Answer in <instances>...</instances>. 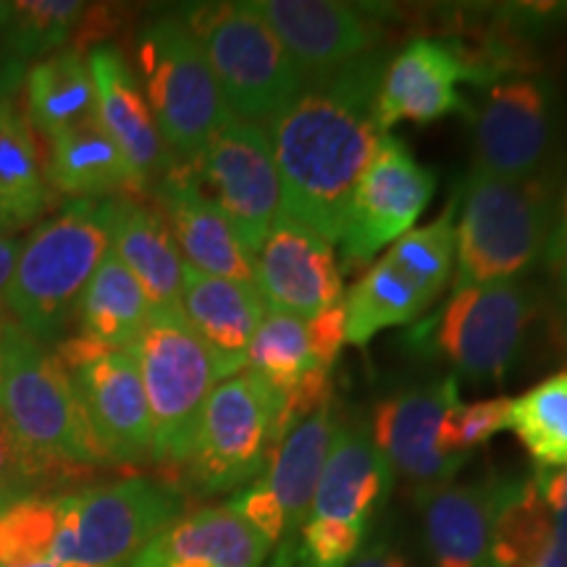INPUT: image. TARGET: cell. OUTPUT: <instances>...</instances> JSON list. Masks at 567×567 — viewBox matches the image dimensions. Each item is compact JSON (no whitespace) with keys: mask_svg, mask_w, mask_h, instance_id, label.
Masks as SVG:
<instances>
[{"mask_svg":"<svg viewBox=\"0 0 567 567\" xmlns=\"http://www.w3.org/2000/svg\"><path fill=\"white\" fill-rule=\"evenodd\" d=\"M347 567H413V563L402 551H396L392 544L373 542L360 549Z\"/></svg>","mask_w":567,"mask_h":567,"instance_id":"obj_42","label":"cell"},{"mask_svg":"<svg viewBox=\"0 0 567 567\" xmlns=\"http://www.w3.org/2000/svg\"><path fill=\"white\" fill-rule=\"evenodd\" d=\"M182 310L208 350L218 379H231L247 368V350L266 316L255 284L218 279L184 264Z\"/></svg>","mask_w":567,"mask_h":567,"instance_id":"obj_23","label":"cell"},{"mask_svg":"<svg viewBox=\"0 0 567 567\" xmlns=\"http://www.w3.org/2000/svg\"><path fill=\"white\" fill-rule=\"evenodd\" d=\"M48 142L51 153L42 166L51 193L66 195L71 200H111L145 193L130 161L95 116Z\"/></svg>","mask_w":567,"mask_h":567,"instance_id":"obj_28","label":"cell"},{"mask_svg":"<svg viewBox=\"0 0 567 567\" xmlns=\"http://www.w3.org/2000/svg\"><path fill=\"white\" fill-rule=\"evenodd\" d=\"M515 478L446 484L425 492L423 523L434 567H492L494 523Z\"/></svg>","mask_w":567,"mask_h":567,"instance_id":"obj_24","label":"cell"},{"mask_svg":"<svg viewBox=\"0 0 567 567\" xmlns=\"http://www.w3.org/2000/svg\"><path fill=\"white\" fill-rule=\"evenodd\" d=\"M528 567H567V536L555 526L549 542Z\"/></svg>","mask_w":567,"mask_h":567,"instance_id":"obj_43","label":"cell"},{"mask_svg":"<svg viewBox=\"0 0 567 567\" xmlns=\"http://www.w3.org/2000/svg\"><path fill=\"white\" fill-rule=\"evenodd\" d=\"M308 339L310 350H313L316 368L323 371H334V363L347 344V316H344V302L334 305V308H326L323 313L308 321Z\"/></svg>","mask_w":567,"mask_h":567,"instance_id":"obj_39","label":"cell"},{"mask_svg":"<svg viewBox=\"0 0 567 567\" xmlns=\"http://www.w3.org/2000/svg\"><path fill=\"white\" fill-rule=\"evenodd\" d=\"M547 260L551 274H555L559 295L567 305V187L563 193V200H559L555 210V226H551V237L547 247Z\"/></svg>","mask_w":567,"mask_h":567,"instance_id":"obj_41","label":"cell"},{"mask_svg":"<svg viewBox=\"0 0 567 567\" xmlns=\"http://www.w3.org/2000/svg\"><path fill=\"white\" fill-rule=\"evenodd\" d=\"M21 245L13 237H0V313H3L6 292H9V284L17 268Z\"/></svg>","mask_w":567,"mask_h":567,"instance_id":"obj_44","label":"cell"},{"mask_svg":"<svg viewBox=\"0 0 567 567\" xmlns=\"http://www.w3.org/2000/svg\"><path fill=\"white\" fill-rule=\"evenodd\" d=\"M61 494L30 496L0 513V565L53 563L61 530Z\"/></svg>","mask_w":567,"mask_h":567,"instance_id":"obj_36","label":"cell"},{"mask_svg":"<svg viewBox=\"0 0 567 567\" xmlns=\"http://www.w3.org/2000/svg\"><path fill=\"white\" fill-rule=\"evenodd\" d=\"M195 174L255 260L281 213L279 168L266 126L231 118L205 147Z\"/></svg>","mask_w":567,"mask_h":567,"instance_id":"obj_12","label":"cell"},{"mask_svg":"<svg viewBox=\"0 0 567 567\" xmlns=\"http://www.w3.org/2000/svg\"><path fill=\"white\" fill-rule=\"evenodd\" d=\"M455 264V208L408 231L354 284L344 302L347 342L365 347L379 331L423 313L450 281Z\"/></svg>","mask_w":567,"mask_h":567,"instance_id":"obj_10","label":"cell"},{"mask_svg":"<svg viewBox=\"0 0 567 567\" xmlns=\"http://www.w3.org/2000/svg\"><path fill=\"white\" fill-rule=\"evenodd\" d=\"M339 425H342V421H339L337 400L329 396L321 408L305 415L302 421H297L284 434L281 442L271 452V457H268L266 473L255 478L260 481V486L271 496L284 526L281 544L274 549L271 567L297 565L300 530L310 515L318 478H321Z\"/></svg>","mask_w":567,"mask_h":567,"instance_id":"obj_20","label":"cell"},{"mask_svg":"<svg viewBox=\"0 0 567 567\" xmlns=\"http://www.w3.org/2000/svg\"><path fill=\"white\" fill-rule=\"evenodd\" d=\"M555 210L551 182L544 176L509 182L471 172L455 229V292L534 268L547 255Z\"/></svg>","mask_w":567,"mask_h":567,"instance_id":"obj_5","label":"cell"},{"mask_svg":"<svg viewBox=\"0 0 567 567\" xmlns=\"http://www.w3.org/2000/svg\"><path fill=\"white\" fill-rule=\"evenodd\" d=\"M137 80L174 166L195 168L231 113L203 45L179 13H161L142 27Z\"/></svg>","mask_w":567,"mask_h":567,"instance_id":"obj_4","label":"cell"},{"mask_svg":"<svg viewBox=\"0 0 567 567\" xmlns=\"http://www.w3.org/2000/svg\"><path fill=\"white\" fill-rule=\"evenodd\" d=\"M27 118L45 140L95 116V87L87 53L69 45L27 69Z\"/></svg>","mask_w":567,"mask_h":567,"instance_id":"obj_30","label":"cell"},{"mask_svg":"<svg viewBox=\"0 0 567 567\" xmlns=\"http://www.w3.org/2000/svg\"><path fill=\"white\" fill-rule=\"evenodd\" d=\"M534 481L555 517V526L567 536V467H538Z\"/></svg>","mask_w":567,"mask_h":567,"instance_id":"obj_40","label":"cell"},{"mask_svg":"<svg viewBox=\"0 0 567 567\" xmlns=\"http://www.w3.org/2000/svg\"><path fill=\"white\" fill-rule=\"evenodd\" d=\"M87 63L95 87V118L130 161L134 176L147 193L174 166V161L163 145L137 74L126 55L111 42L92 45Z\"/></svg>","mask_w":567,"mask_h":567,"instance_id":"obj_22","label":"cell"},{"mask_svg":"<svg viewBox=\"0 0 567 567\" xmlns=\"http://www.w3.org/2000/svg\"><path fill=\"white\" fill-rule=\"evenodd\" d=\"M111 252L126 266L151 302L153 313H184V260L166 218L134 197H113Z\"/></svg>","mask_w":567,"mask_h":567,"instance_id":"obj_27","label":"cell"},{"mask_svg":"<svg viewBox=\"0 0 567 567\" xmlns=\"http://www.w3.org/2000/svg\"><path fill=\"white\" fill-rule=\"evenodd\" d=\"M255 287L264 297L266 310L297 316L302 321L344 302L334 245L281 213L255 255Z\"/></svg>","mask_w":567,"mask_h":567,"instance_id":"obj_16","label":"cell"},{"mask_svg":"<svg viewBox=\"0 0 567 567\" xmlns=\"http://www.w3.org/2000/svg\"><path fill=\"white\" fill-rule=\"evenodd\" d=\"M313 368L316 358L310 350L308 321L266 310L247 350V371L287 400Z\"/></svg>","mask_w":567,"mask_h":567,"instance_id":"obj_33","label":"cell"},{"mask_svg":"<svg viewBox=\"0 0 567 567\" xmlns=\"http://www.w3.org/2000/svg\"><path fill=\"white\" fill-rule=\"evenodd\" d=\"M66 567H82V565H66Z\"/></svg>","mask_w":567,"mask_h":567,"instance_id":"obj_49","label":"cell"},{"mask_svg":"<svg viewBox=\"0 0 567 567\" xmlns=\"http://www.w3.org/2000/svg\"><path fill=\"white\" fill-rule=\"evenodd\" d=\"M434 189L436 174L415 161L405 142L381 134L344 213L339 243L347 264H368L375 252L413 231Z\"/></svg>","mask_w":567,"mask_h":567,"instance_id":"obj_13","label":"cell"},{"mask_svg":"<svg viewBox=\"0 0 567 567\" xmlns=\"http://www.w3.org/2000/svg\"><path fill=\"white\" fill-rule=\"evenodd\" d=\"M0 413L24 455L51 484L71 471L111 465L66 368L53 350L11 321H6Z\"/></svg>","mask_w":567,"mask_h":567,"instance_id":"obj_3","label":"cell"},{"mask_svg":"<svg viewBox=\"0 0 567 567\" xmlns=\"http://www.w3.org/2000/svg\"><path fill=\"white\" fill-rule=\"evenodd\" d=\"M394 486V471L360 425H339L334 444L318 478L308 520H334L354 528H371L373 517L386 505Z\"/></svg>","mask_w":567,"mask_h":567,"instance_id":"obj_25","label":"cell"},{"mask_svg":"<svg viewBox=\"0 0 567 567\" xmlns=\"http://www.w3.org/2000/svg\"><path fill=\"white\" fill-rule=\"evenodd\" d=\"M284 402L250 371L213 389L184 463L189 488L200 496L229 494L264 476Z\"/></svg>","mask_w":567,"mask_h":567,"instance_id":"obj_9","label":"cell"},{"mask_svg":"<svg viewBox=\"0 0 567 567\" xmlns=\"http://www.w3.org/2000/svg\"><path fill=\"white\" fill-rule=\"evenodd\" d=\"M111 465L153 463V423L137 365L124 350L66 339L55 347Z\"/></svg>","mask_w":567,"mask_h":567,"instance_id":"obj_11","label":"cell"},{"mask_svg":"<svg viewBox=\"0 0 567 567\" xmlns=\"http://www.w3.org/2000/svg\"><path fill=\"white\" fill-rule=\"evenodd\" d=\"M87 6L80 0H19L0 34V53L30 69L45 55L71 45Z\"/></svg>","mask_w":567,"mask_h":567,"instance_id":"obj_32","label":"cell"},{"mask_svg":"<svg viewBox=\"0 0 567 567\" xmlns=\"http://www.w3.org/2000/svg\"><path fill=\"white\" fill-rule=\"evenodd\" d=\"M179 17L203 45L231 118L271 122L302 90V71L250 3H195Z\"/></svg>","mask_w":567,"mask_h":567,"instance_id":"obj_6","label":"cell"},{"mask_svg":"<svg viewBox=\"0 0 567 567\" xmlns=\"http://www.w3.org/2000/svg\"><path fill=\"white\" fill-rule=\"evenodd\" d=\"M557 132V90L542 74H509L492 84L476 113V166L496 179L538 176Z\"/></svg>","mask_w":567,"mask_h":567,"instance_id":"obj_15","label":"cell"},{"mask_svg":"<svg viewBox=\"0 0 567 567\" xmlns=\"http://www.w3.org/2000/svg\"><path fill=\"white\" fill-rule=\"evenodd\" d=\"M53 200L38 140L17 97L0 103V237L40 221Z\"/></svg>","mask_w":567,"mask_h":567,"instance_id":"obj_29","label":"cell"},{"mask_svg":"<svg viewBox=\"0 0 567 567\" xmlns=\"http://www.w3.org/2000/svg\"><path fill=\"white\" fill-rule=\"evenodd\" d=\"M3 363H6V321L0 318V389H3Z\"/></svg>","mask_w":567,"mask_h":567,"instance_id":"obj_46","label":"cell"},{"mask_svg":"<svg viewBox=\"0 0 567 567\" xmlns=\"http://www.w3.org/2000/svg\"><path fill=\"white\" fill-rule=\"evenodd\" d=\"M24 76H27V69L21 66V63L6 59V55L0 53V103L11 101V97L19 95L21 84H24Z\"/></svg>","mask_w":567,"mask_h":567,"instance_id":"obj_45","label":"cell"},{"mask_svg":"<svg viewBox=\"0 0 567 567\" xmlns=\"http://www.w3.org/2000/svg\"><path fill=\"white\" fill-rule=\"evenodd\" d=\"M124 352L137 365L151 408L153 463L184 467L205 402L221 381L208 350L184 313H153Z\"/></svg>","mask_w":567,"mask_h":567,"instance_id":"obj_8","label":"cell"},{"mask_svg":"<svg viewBox=\"0 0 567 567\" xmlns=\"http://www.w3.org/2000/svg\"><path fill=\"white\" fill-rule=\"evenodd\" d=\"M268 542L229 505L182 515L132 559L130 567H260Z\"/></svg>","mask_w":567,"mask_h":567,"instance_id":"obj_26","label":"cell"},{"mask_svg":"<svg viewBox=\"0 0 567 567\" xmlns=\"http://www.w3.org/2000/svg\"><path fill=\"white\" fill-rule=\"evenodd\" d=\"M252 11L271 27L305 80L334 74L379 42V27L358 6L334 0H260Z\"/></svg>","mask_w":567,"mask_h":567,"instance_id":"obj_19","label":"cell"},{"mask_svg":"<svg viewBox=\"0 0 567 567\" xmlns=\"http://www.w3.org/2000/svg\"><path fill=\"white\" fill-rule=\"evenodd\" d=\"M153 308L137 279L111 250L92 274L76 305L80 337L90 342L126 350L151 321Z\"/></svg>","mask_w":567,"mask_h":567,"instance_id":"obj_31","label":"cell"},{"mask_svg":"<svg viewBox=\"0 0 567 567\" xmlns=\"http://www.w3.org/2000/svg\"><path fill=\"white\" fill-rule=\"evenodd\" d=\"M9 19H11V3H3V0H0V34H3Z\"/></svg>","mask_w":567,"mask_h":567,"instance_id":"obj_47","label":"cell"},{"mask_svg":"<svg viewBox=\"0 0 567 567\" xmlns=\"http://www.w3.org/2000/svg\"><path fill=\"white\" fill-rule=\"evenodd\" d=\"M0 567H13V565H0ZM21 567H61L55 563H42V565H21Z\"/></svg>","mask_w":567,"mask_h":567,"instance_id":"obj_48","label":"cell"},{"mask_svg":"<svg viewBox=\"0 0 567 567\" xmlns=\"http://www.w3.org/2000/svg\"><path fill=\"white\" fill-rule=\"evenodd\" d=\"M534 313V292L520 279L457 289L439 321L436 347L471 379H502L523 350Z\"/></svg>","mask_w":567,"mask_h":567,"instance_id":"obj_14","label":"cell"},{"mask_svg":"<svg viewBox=\"0 0 567 567\" xmlns=\"http://www.w3.org/2000/svg\"><path fill=\"white\" fill-rule=\"evenodd\" d=\"M153 195L184 264L218 279L255 284V260L247 255L221 208L197 182L193 166L168 168L153 187Z\"/></svg>","mask_w":567,"mask_h":567,"instance_id":"obj_21","label":"cell"},{"mask_svg":"<svg viewBox=\"0 0 567 567\" xmlns=\"http://www.w3.org/2000/svg\"><path fill=\"white\" fill-rule=\"evenodd\" d=\"M507 429L515 431L538 467H567V371L509 400Z\"/></svg>","mask_w":567,"mask_h":567,"instance_id":"obj_34","label":"cell"},{"mask_svg":"<svg viewBox=\"0 0 567 567\" xmlns=\"http://www.w3.org/2000/svg\"><path fill=\"white\" fill-rule=\"evenodd\" d=\"M457 379L446 375L436 384L392 394L373 413V442L384 452L394 473L423 486L425 492L452 484L465 463L439 452L444 415L457 405Z\"/></svg>","mask_w":567,"mask_h":567,"instance_id":"obj_18","label":"cell"},{"mask_svg":"<svg viewBox=\"0 0 567 567\" xmlns=\"http://www.w3.org/2000/svg\"><path fill=\"white\" fill-rule=\"evenodd\" d=\"M61 505L55 565L126 567L184 515V494L163 481L132 476L61 494Z\"/></svg>","mask_w":567,"mask_h":567,"instance_id":"obj_7","label":"cell"},{"mask_svg":"<svg viewBox=\"0 0 567 567\" xmlns=\"http://www.w3.org/2000/svg\"><path fill=\"white\" fill-rule=\"evenodd\" d=\"M555 530L547 502L538 494L534 478H515L513 492L494 523L492 567L530 565Z\"/></svg>","mask_w":567,"mask_h":567,"instance_id":"obj_35","label":"cell"},{"mask_svg":"<svg viewBox=\"0 0 567 567\" xmlns=\"http://www.w3.org/2000/svg\"><path fill=\"white\" fill-rule=\"evenodd\" d=\"M507 396L473 402V405H460L457 402L442 421V431H439V452H442L444 457L465 463V460L473 455V450H478V446L486 444L494 434L507 429Z\"/></svg>","mask_w":567,"mask_h":567,"instance_id":"obj_37","label":"cell"},{"mask_svg":"<svg viewBox=\"0 0 567 567\" xmlns=\"http://www.w3.org/2000/svg\"><path fill=\"white\" fill-rule=\"evenodd\" d=\"M384 69V55L371 51L334 74L305 80L295 101L268 122L281 182V216L329 245L342 239L354 184L381 140L375 95Z\"/></svg>","mask_w":567,"mask_h":567,"instance_id":"obj_1","label":"cell"},{"mask_svg":"<svg viewBox=\"0 0 567 567\" xmlns=\"http://www.w3.org/2000/svg\"><path fill=\"white\" fill-rule=\"evenodd\" d=\"M111 200H69L21 243L3 310L40 344L63 334L111 250Z\"/></svg>","mask_w":567,"mask_h":567,"instance_id":"obj_2","label":"cell"},{"mask_svg":"<svg viewBox=\"0 0 567 567\" xmlns=\"http://www.w3.org/2000/svg\"><path fill=\"white\" fill-rule=\"evenodd\" d=\"M478 82L471 59L444 40H415L386 63L375 95V126L384 134L400 122L431 124L450 113H471L457 84Z\"/></svg>","mask_w":567,"mask_h":567,"instance_id":"obj_17","label":"cell"},{"mask_svg":"<svg viewBox=\"0 0 567 567\" xmlns=\"http://www.w3.org/2000/svg\"><path fill=\"white\" fill-rule=\"evenodd\" d=\"M51 478L24 455L0 413V513L30 496H45Z\"/></svg>","mask_w":567,"mask_h":567,"instance_id":"obj_38","label":"cell"}]
</instances>
